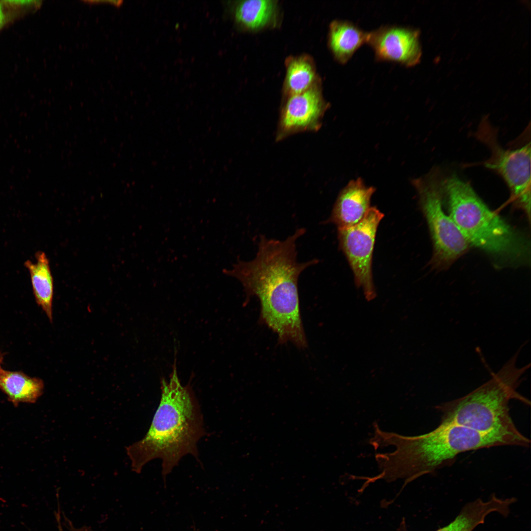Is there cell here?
<instances>
[{
  "mask_svg": "<svg viewBox=\"0 0 531 531\" xmlns=\"http://www.w3.org/2000/svg\"><path fill=\"white\" fill-rule=\"evenodd\" d=\"M476 137L487 146L490 156L484 166L498 173L510 190L512 202L531 215V143L515 149H506L499 144L496 129L487 118L481 121Z\"/></svg>",
  "mask_w": 531,
  "mask_h": 531,
  "instance_id": "52a82bcc",
  "label": "cell"
},
{
  "mask_svg": "<svg viewBox=\"0 0 531 531\" xmlns=\"http://www.w3.org/2000/svg\"><path fill=\"white\" fill-rule=\"evenodd\" d=\"M4 21V16L2 9V7L0 4V29L3 25Z\"/></svg>",
  "mask_w": 531,
  "mask_h": 531,
  "instance_id": "ac0fdd59",
  "label": "cell"
},
{
  "mask_svg": "<svg viewBox=\"0 0 531 531\" xmlns=\"http://www.w3.org/2000/svg\"><path fill=\"white\" fill-rule=\"evenodd\" d=\"M328 107L321 91L316 87L290 96L281 112L276 141L297 133L319 130Z\"/></svg>",
  "mask_w": 531,
  "mask_h": 531,
  "instance_id": "30bf717a",
  "label": "cell"
},
{
  "mask_svg": "<svg viewBox=\"0 0 531 531\" xmlns=\"http://www.w3.org/2000/svg\"><path fill=\"white\" fill-rule=\"evenodd\" d=\"M369 443L375 449L393 445L390 452L377 453L379 473L367 477L369 483L379 480L388 482L404 480V486L431 473L459 454L467 451L501 445H512L508 439L483 433L456 424L439 425L423 435L407 436L382 430L377 422ZM403 486V487H404Z\"/></svg>",
  "mask_w": 531,
  "mask_h": 531,
  "instance_id": "7a4b0ae2",
  "label": "cell"
},
{
  "mask_svg": "<svg viewBox=\"0 0 531 531\" xmlns=\"http://www.w3.org/2000/svg\"><path fill=\"white\" fill-rule=\"evenodd\" d=\"M175 357L170 380H161V398L144 437L126 447L134 472L140 473L152 460H162V475L167 476L185 455L198 459L197 444L205 435L200 405L189 383L181 384Z\"/></svg>",
  "mask_w": 531,
  "mask_h": 531,
  "instance_id": "3957f363",
  "label": "cell"
},
{
  "mask_svg": "<svg viewBox=\"0 0 531 531\" xmlns=\"http://www.w3.org/2000/svg\"><path fill=\"white\" fill-rule=\"evenodd\" d=\"M2 360H3V354L1 353H0V371L2 369V368L1 367V364L2 362Z\"/></svg>",
  "mask_w": 531,
  "mask_h": 531,
  "instance_id": "d6986e66",
  "label": "cell"
},
{
  "mask_svg": "<svg viewBox=\"0 0 531 531\" xmlns=\"http://www.w3.org/2000/svg\"><path fill=\"white\" fill-rule=\"evenodd\" d=\"M375 190L374 187H367L360 177L351 180L340 192L327 222L334 224L337 229L359 223L371 207Z\"/></svg>",
  "mask_w": 531,
  "mask_h": 531,
  "instance_id": "8fae6325",
  "label": "cell"
},
{
  "mask_svg": "<svg viewBox=\"0 0 531 531\" xmlns=\"http://www.w3.org/2000/svg\"><path fill=\"white\" fill-rule=\"evenodd\" d=\"M420 31L409 27L384 25L368 32L367 42L378 60L411 67L420 61Z\"/></svg>",
  "mask_w": 531,
  "mask_h": 531,
  "instance_id": "9c48e42d",
  "label": "cell"
},
{
  "mask_svg": "<svg viewBox=\"0 0 531 531\" xmlns=\"http://www.w3.org/2000/svg\"><path fill=\"white\" fill-rule=\"evenodd\" d=\"M368 32L347 20H335L330 26L329 45L335 59L347 63L354 53L366 43Z\"/></svg>",
  "mask_w": 531,
  "mask_h": 531,
  "instance_id": "4fadbf2b",
  "label": "cell"
},
{
  "mask_svg": "<svg viewBox=\"0 0 531 531\" xmlns=\"http://www.w3.org/2000/svg\"><path fill=\"white\" fill-rule=\"evenodd\" d=\"M384 217L377 207L371 206L359 223L338 229L339 246L353 271L355 284L362 290L368 300L376 295L372 277V257L377 231Z\"/></svg>",
  "mask_w": 531,
  "mask_h": 531,
  "instance_id": "ba28073f",
  "label": "cell"
},
{
  "mask_svg": "<svg viewBox=\"0 0 531 531\" xmlns=\"http://www.w3.org/2000/svg\"><path fill=\"white\" fill-rule=\"evenodd\" d=\"M306 232L297 229L284 240L260 236L255 258L250 261L237 260L232 269L223 273L238 280L246 300L256 296L261 304L260 323L278 336L279 343H293L304 348L307 342L301 321L298 290L300 273L317 264L318 259L297 261L296 241Z\"/></svg>",
  "mask_w": 531,
  "mask_h": 531,
  "instance_id": "6da1fadb",
  "label": "cell"
},
{
  "mask_svg": "<svg viewBox=\"0 0 531 531\" xmlns=\"http://www.w3.org/2000/svg\"><path fill=\"white\" fill-rule=\"evenodd\" d=\"M412 183L418 193L432 241L430 263L434 268L445 269L465 254L470 244L451 217L443 210L438 174L433 171L413 179Z\"/></svg>",
  "mask_w": 531,
  "mask_h": 531,
  "instance_id": "8992f818",
  "label": "cell"
},
{
  "mask_svg": "<svg viewBox=\"0 0 531 531\" xmlns=\"http://www.w3.org/2000/svg\"><path fill=\"white\" fill-rule=\"evenodd\" d=\"M76 531H93L89 530V529H84L78 530H77Z\"/></svg>",
  "mask_w": 531,
  "mask_h": 531,
  "instance_id": "ffe728a7",
  "label": "cell"
},
{
  "mask_svg": "<svg viewBox=\"0 0 531 531\" xmlns=\"http://www.w3.org/2000/svg\"><path fill=\"white\" fill-rule=\"evenodd\" d=\"M449 216L469 244L513 262L526 261L528 247L518 232L492 210L471 185L455 174L441 179Z\"/></svg>",
  "mask_w": 531,
  "mask_h": 531,
  "instance_id": "5b68a950",
  "label": "cell"
},
{
  "mask_svg": "<svg viewBox=\"0 0 531 531\" xmlns=\"http://www.w3.org/2000/svg\"><path fill=\"white\" fill-rule=\"evenodd\" d=\"M522 347L488 381L461 398L439 406L442 413L439 424H456L499 435L509 440L513 445L527 447L530 441L516 427L508 407L512 399L530 403L517 390L531 366L530 363L521 367L517 365Z\"/></svg>",
  "mask_w": 531,
  "mask_h": 531,
  "instance_id": "277c9868",
  "label": "cell"
},
{
  "mask_svg": "<svg viewBox=\"0 0 531 531\" xmlns=\"http://www.w3.org/2000/svg\"><path fill=\"white\" fill-rule=\"evenodd\" d=\"M43 381L29 377L20 371H0V389L14 405L20 403H32L42 394Z\"/></svg>",
  "mask_w": 531,
  "mask_h": 531,
  "instance_id": "9a60e30c",
  "label": "cell"
},
{
  "mask_svg": "<svg viewBox=\"0 0 531 531\" xmlns=\"http://www.w3.org/2000/svg\"><path fill=\"white\" fill-rule=\"evenodd\" d=\"M275 8L274 1L249 0L239 1L234 9L236 22L251 30L265 26L272 18Z\"/></svg>",
  "mask_w": 531,
  "mask_h": 531,
  "instance_id": "2e32d148",
  "label": "cell"
},
{
  "mask_svg": "<svg viewBox=\"0 0 531 531\" xmlns=\"http://www.w3.org/2000/svg\"><path fill=\"white\" fill-rule=\"evenodd\" d=\"M35 258V262L27 260L24 266L30 273L36 301L52 323L54 281L49 261L43 252H37Z\"/></svg>",
  "mask_w": 531,
  "mask_h": 531,
  "instance_id": "5bb4252c",
  "label": "cell"
},
{
  "mask_svg": "<svg viewBox=\"0 0 531 531\" xmlns=\"http://www.w3.org/2000/svg\"><path fill=\"white\" fill-rule=\"evenodd\" d=\"M516 502L514 498L502 499L491 496L487 501L475 500L464 505L456 518L447 526L436 531H472L478 525L483 524L486 516L497 512L507 516L510 506ZM398 531H409L404 519L401 522Z\"/></svg>",
  "mask_w": 531,
  "mask_h": 531,
  "instance_id": "7c38bea8",
  "label": "cell"
},
{
  "mask_svg": "<svg viewBox=\"0 0 531 531\" xmlns=\"http://www.w3.org/2000/svg\"><path fill=\"white\" fill-rule=\"evenodd\" d=\"M315 71L310 60L304 57L292 59L288 65L286 87L290 96L306 91L312 87Z\"/></svg>",
  "mask_w": 531,
  "mask_h": 531,
  "instance_id": "e0dca14e",
  "label": "cell"
}]
</instances>
